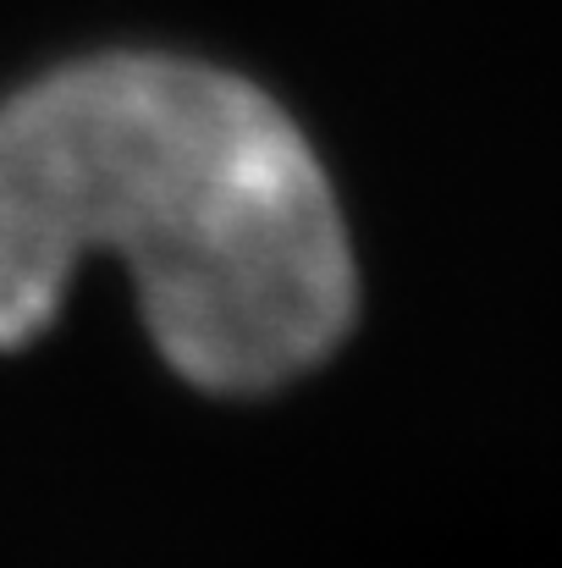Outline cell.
Here are the masks:
<instances>
[{
	"mask_svg": "<svg viewBox=\"0 0 562 568\" xmlns=\"http://www.w3.org/2000/svg\"><path fill=\"white\" fill-rule=\"evenodd\" d=\"M89 254L122 260L161 359L210 392L320 365L354 321L343 204L237 72L105 50L0 100V348L39 337Z\"/></svg>",
	"mask_w": 562,
	"mask_h": 568,
	"instance_id": "6da1fadb",
	"label": "cell"
}]
</instances>
